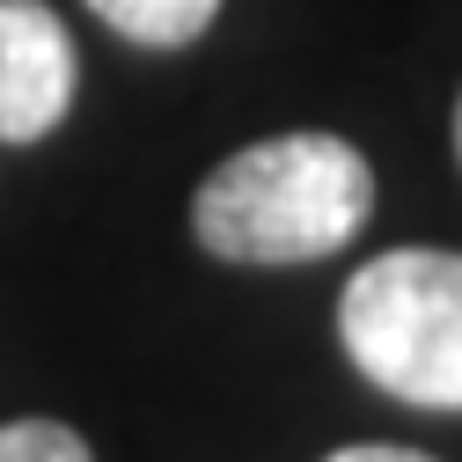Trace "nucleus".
<instances>
[{"label": "nucleus", "instance_id": "1", "mask_svg": "<svg viewBox=\"0 0 462 462\" xmlns=\"http://www.w3.org/2000/svg\"><path fill=\"white\" fill-rule=\"evenodd\" d=\"M374 213V169L337 133H279L227 154L191 199V236L220 264H316Z\"/></svg>", "mask_w": 462, "mask_h": 462}, {"label": "nucleus", "instance_id": "2", "mask_svg": "<svg viewBox=\"0 0 462 462\" xmlns=\"http://www.w3.org/2000/svg\"><path fill=\"white\" fill-rule=\"evenodd\" d=\"M337 345L382 396L462 411V250H382L337 294Z\"/></svg>", "mask_w": 462, "mask_h": 462}, {"label": "nucleus", "instance_id": "3", "mask_svg": "<svg viewBox=\"0 0 462 462\" xmlns=\"http://www.w3.org/2000/svg\"><path fill=\"white\" fill-rule=\"evenodd\" d=\"M74 110V37L44 0H0V140L37 147Z\"/></svg>", "mask_w": 462, "mask_h": 462}, {"label": "nucleus", "instance_id": "4", "mask_svg": "<svg viewBox=\"0 0 462 462\" xmlns=\"http://www.w3.org/2000/svg\"><path fill=\"white\" fill-rule=\"evenodd\" d=\"M88 8L118 30L125 44H147V51H184L213 30L220 0H88Z\"/></svg>", "mask_w": 462, "mask_h": 462}, {"label": "nucleus", "instance_id": "5", "mask_svg": "<svg viewBox=\"0 0 462 462\" xmlns=\"http://www.w3.org/2000/svg\"><path fill=\"white\" fill-rule=\"evenodd\" d=\"M0 462H96V455L60 419H8L0 426Z\"/></svg>", "mask_w": 462, "mask_h": 462}, {"label": "nucleus", "instance_id": "6", "mask_svg": "<svg viewBox=\"0 0 462 462\" xmlns=\"http://www.w3.org/2000/svg\"><path fill=\"white\" fill-rule=\"evenodd\" d=\"M323 462H433V455H419V448H389V440H360V448H337V455H323Z\"/></svg>", "mask_w": 462, "mask_h": 462}, {"label": "nucleus", "instance_id": "7", "mask_svg": "<svg viewBox=\"0 0 462 462\" xmlns=\"http://www.w3.org/2000/svg\"><path fill=\"white\" fill-rule=\"evenodd\" d=\"M455 162H462V96H455Z\"/></svg>", "mask_w": 462, "mask_h": 462}]
</instances>
